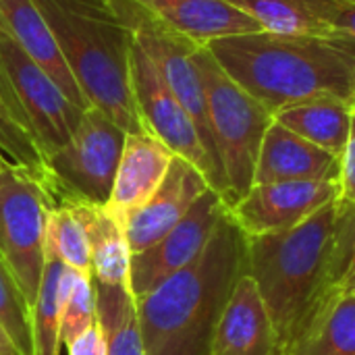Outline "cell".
Wrapping results in <instances>:
<instances>
[{"label":"cell","mask_w":355,"mask_h":355,"mask_svg":"<svg viewBox=\"0 0 355 355\" xmlns=\"http://www.w3.org/2000/svg\"><path fill=\"white\" fill-rule=\"evenodd\" d=\"M125 131L98 108H87L73 137L46 158V185L56 202L106 206L121 162Z\"/></svg>","instance_id":"52a82bcc"},{"label":"cell","mask_w":355,"mask_h":355,"mask_svg":"<svg viewBox=\"0 0 355 355\" xmlns=\"http://www.w3.org/2000/svg\"><path fill=\"white\" fill-rule=\"evenodd\" d=\"M206 50L272 116L318 98L355 106V44L349 40L256 31L212 40Z\"/></svg>","instance_id":"6da1fadb"},{"label":"cell","mask_w":355,"mask_h":355,"mask_svg":"<svg viewBox=\"0 0 355 355\" xmlns=\"http://www.w3.org/2000/svg\"><path fill=\"white\" fill-rule=\"evenodd\" d=\"M208 189L212 187L206 177L191 162L175 156L156 193L125 223L131 256L158 243Z\"/></svg>","instance_id":"7c38bea8"},{"label":"cell","mask_w":355,"mask_h":355,"mask_svg":"<svg viewBox=\"0 0 355 355\" xmlns=\"http://www.w3.org/2000/svg\"><path fill=\"white\" fill-rule=\"evenodd\" d=\"M96 312L106 339V355H146L135 297L123 287L94 283Z\"/></svg>","instance_id":"7402d4cb"},{"label":"cell","mask_w":355,"mask_h":355,"mask_svg":"<svg viewBox=\"0 0 355 355\" xmlns=\"http://www.w3.org/2000/svg\"><path fill=\"white\" fill-rule=\"evenodd\" d=\"M354 110L355 106H349L341 100L318 98L287 106L279 110L272 119L293 133L302 135L304 139L341 158L349 137Z\"/></svg>","instance_id":"d6986e66"},{"label":"cell","mask_w":355,"mask_h":355,"mask_svg":"<svg viewBox=\"0 0 355 355\" xmlns=\"http://www.w3.org/2000/svg\"><path fill=\"white\" fill-rule=\"evenodd\" d=\"M339 196L337 200L343 204H355V110L352 114L349 137L345 150L339 158V179H337Z\"/></svg>","instance_id":"f546056e"},{"label":"cell","mask_w":355,"mask_h":355,"mask_svg":"<svg viewBox=\"0 0 355 355\" xmlns=\"http://www.w3.org/2000/svg\"><path fill=\"white\" fill-rule=\"evenodd\" d=\"M349 295H354V297H355V287H354V291H352V293H349Z\"/></svg>","instance_id":"836d02e7"},{"label":"cell","mask_w":355,"mask_h":355,"mask_svg":"<svg viewBox=\"0 0 355 355\" xmlns=\"http://www.w3.org/2000/svg\"><path fill=\"white\" fill-rule=\"evenodd\" d=\"M0 67L44 158H48L73 137L85 108L77 106L4 31H0Z\"/></svg>","instance_id":"9c48e42d"},{"label":"cell","mask_w":355,"mask_h":355,"mask_svg":"<svg viewBox=\"0 0 355 355\" xmlns=\"http://www.w3.org/2000/svg\"><path fill=\"white\" fill-rule=\"evenodd\" d=\"M193 58L202 75L212 137L227 181V208H231L254 185L260 146L272 114L220 69L206 46H198Z\"/></svg>","instance_id":"5b68a950"},{"label":"cell","mask_w":355,"mask_h":355,"mask_svg":"<svg viewBox=\"0 0 355 355\" xmlns=\"http://www.w3.org/2000/svg\"><path fill=\"white\" fill-rule=\"evenodd\" d=\"M92 108L125 133H148L131 87L133 31L112 0H35Z\"/></svg>","instance_id":"277c9868"},{"label":"cell","mask_w":355,"mask_h":355,"mask_svg":"<svg viewBox=\"0 0 355 355\" xmlns=\"http://www.w3.org/2000/svg\"><path fill=\"white\" fill-rule=\"evenodd\" d=\"M175 154L152 133H127L114 185L104 210L125 229L129 216L139 210L160 187Z\"/></svg>","instance_id":"4fadbf2b"},{"label":"cell","mask_w":355,"mask_h":355,"mask_svg":"<svg viewBox=\"0 0 355 355\" xmlns=\"http://www.w3.org/2000/svg\"><path fill=\"white\" fill-rule=\"evenodd\" d=\"M0 29L31 58L35 60L60 89L81 108H92L79 89L58 42L42 15L35 0H0Z\"/></svg>","instance_id":"e0dca14e"},{"label":"cell","mask_w":355,"mask_h":355,"mask_svg":"<svg viewBox=\"0 0 355 355\" xmlns=\"http://www.w3.org/2000/svg\"><path fill=\"white\" fill-rule=\"evenodd\" d=\"M0 31H2V29H0Z\"/></svg>","instance_id":"e575fe53"},{"label":"cell","mask_w":355,"mask_h":355,"mask_svg":"<svg viewBox=\"0 0 355 355\" xmlns=\"http://www.w3.org/2000/svg\"><path fill=\"white\" fill-rule=\"evenodd\" d=\"M54 204L46 177L12 162L0 168V252L31 308L46 266V220Z\"/></svg>","instance_id":"8992f818"},{"label":"cell","mask_w":355,"mask_h":355,"mask_svg":"<svg viewBox=\"0 0 355 355\" xmlns=\"http://www.w3.org/2000/svg\"><path fill=\"white\" fill-rule=\"evenodd\" d=\"M245 272V237L229 210L202 254L135 297L146 355H210L220 314Z\"/></svg>","instance_id":"7a4b0ae2"},{"label":"cell","mask_w":355,"mask_h":355,"mask_svg":"<svg viewBox=\"0 0 355 355\" xmlns=\"http://www.w3.org/2000/svg\"><path fill=\"white\" fill-rule=\"evenodd\" d=\"M168 31L206 46L212 40L264 31L260 23L225 0H131Z\"/></svg>","instance_id":"9a60e30c"},{"label":"cell","mask_w":355,"mask_h":355,"mask_svg":"<svg viewBox=\"0 0 355 355\" xmlns=\"http://www.w3.org/2000/svg\"><path fill=\"white\" fill-rule=\"evenodd\" d=\"M339 158L272 119L264 133L254 185L281 181H337Z\"/></svg>","instance_id":"2e32d148"},{"label":"cell","mask_w":355,"mask_h":355,"mask_svg":"<svg viewBox=\"0 0 355 355\" xmlns=\"http://www.w3.org/2000/svg\"><path fill=\"white\" fill-rule=\"evenodd\" d=\"M98 320L96 312V293H94V281L85 275H75L64 314L60 324V341L62 345H69L73 339H77L83 331H87Z\"/></svg>","instance_id":"83f0119b"},{"label":"cell","mask_w":355,"mask_h":355,"mask_svg":"<svg viewBox=\"0 0 355 355\" xmlns=\"http://www.w3.org/2000/svg\"><path fill=\"white\" fill-rule=\"evenodd\" d=\"M0 324L21 355H33V308L0 252Z\"/></svg>","instance_id":"484cf974"},{"label":"cell","mask_w":355,"mask_h":355,"mask_svg":"<svg viewBox=\"0 0 355 355\" xmlns=\"http://www.w3.org/2000/svg\"><path fill=\"white\" fill-rule=\"evenodd\" d=\"M331 283L339 293H352L355 287V204L339 202Z\"/></svg>","instance_id":"4316f807"},{"label":"cell","mask_w":355,"mask_h":355,"mask_svg":"<svg viewBox=\"0 0 355 355\" xmlns=\"http://www.w3.org/2000/svg\"><path fill=\"white\" fill-rule=\"evenodd\" d=\"M322 23L355 44V0H297Z\"/></svg>","instance_id":"f1b7e54d"},{"label":"cell","mask_w":355,"mask_h":355,"mask_svg":"<svg viewBox=\"0 0 355 355\" xmlns=\"http://www.w3.org/2000/svg\"><path fill=\"white\" fill-rule=\"evenodd\" d=\"M291 355H355L354 295H335Z\"/></svg>","instance_id":"603a6c76"},{"label":"cell","mask_w":355,"mask_h":355,"mask_svg":"<svg viewBox=\"0 0 355 355\" xmlns=\"http://www.w3.org/2000/svg\"><path fill=\"white\" fill-rule=\"evenodd\" d=\"M75 270L58 260H46L33 302V355H60V324L75 281Z\"/></svg>","instance_id":"ffe728a7"},{"label":"cell","mask_w":355,"mask_h":355,"mask_svg":"<svg viewBox=\"0 0 355 355\" xmlns=\"http://www.w3.org/2000/svg\"><path fill=\"white\" fill-rule=\"evenodd\" d=\"M46 260H58L92 277L89 235L81 202H56L46 220Z\"/></svg>","instance_id":"44dd1931"},{"label":"cell","mask_w":355,"mask_h":355,"mask_svg":"<svg viewBox=\"0 0 355 355\" xmlns=\"http://www.w3.org/2000/svg\"><path fill=\"white\" fill-rule=\"evenodd\" d=\"M131 87L144 129L158 137L175 156L191 162L227 204V183L212 164L196 123L171 92L154 60L135 44V40L131 48Z\"/></svg>","instance_id":"ba28073f"},{"label":"cell","mask_w":355,"mask_h":355,"mask_svg":"<svg viewBox=\"0 0 355 355\" xmlns=\"http://www.w3.org/2000/svg\"><path fill=\"white\" fill-rule=\"evenodd\" d=\"M67 352L69 355H106V339H104L100 320H96L77 339H73L67 345Z\"/></svg>","instance_id":"4dcf8cb0"},{"label":"cell","mask_w":355,"mask_h":355,"mask_svg":"<svg viewBox=\"0 0 355 355\" xmlns=\"http://www.w3.org/2000/svg\"><path fill=\"white\" fill-rule=\"evenodd\" d=\"M337 200L302 225L262 237H245V272L256 281L272 320L279 355H291L339 295L331 283Z\"/></svg>","instance_id":"3957f363"},{"label":"cell","mask_w":355,"mask_h":355,"mask_svg":"<svg viewBox=\"0 0 355 355\" xmlns=\"http://www.w3.org/2000/svg\"><path fill=\"white\" fill-rule=\"evenodd\" d=\"M337 196V181L260 183L227 210L243 237H262L302 225Z\"/></svg>","instance_id":"8fae6325"},{"label":"cell","mask_w":355,"mask_h":355,"mask_svg":"<svg viewBox=\"0 0 355 355\" xmlns=\"http://www.w3.org/2000/svg\"><path fill=\"white\" fill-rule=\"evenodd\" d=\"M0 152L12 164L46 177V158L19 108L15 92L0 67Z\"/></svg>","instance_id":"d4e9b609"},{"label":"cell","mask_w":355,"mask_h":355,"mask_svg":"<svg viewBox=\"0 0 355 355\" xmlns=\"http://www.w3.org/2000/svg\"><path fill=\"white\" fill-rule=\"evenodd\" d=\"M210 355H279L270 314L256 281L243 272L220 314Z\"/></svg>","instance_id":"5bb4252c"},{"label":"cell","mask_w":355,"mask_h":355,"mask_svg":"<svg viewBox=\"0 0 355 355\" xmlns=\"http://www.w3.org/2000/svg\"><path fill=\"white\" fill-rule=\"evenodd\" d=\"M252 17L264 31L285 35H316L331 40H345L331 25L322 23L297 0H225Z\"/></svg>","instance_id":"cb8c5ba5"},{"label":"cell","mask_w":355,"mask_h":355,"mask_svg":"<svg viewBox=\"0 0 355 355\" xmlns=\"http://www.w3.org/2000/svg\"><path fill=\"white\" fill-rule=\"evenodd\" d=\"M81 206L89 235L92 281L123 287L131 293V250L125 229L104 210V206L85 202H81Z\"/></svg>","instance_id":"ac0fdd59"},{"label":"cell","mask_w":355,"mask_h":355,"mask_svg":"<svg viewBox=\"0 0 355 355\" xmlns=\"http://www.w3.org/2000/svg\"><path fill=\"white\" fill-rule=\"evenodd\" d=\"M227 212V204L208 189L191 210L152 248L131 256V295L141 297L162 281L191 264L208 245L214 229Z\"/></svg>","instance_id":"30bf717a"},{"label":"cell","mask_w":355,"mask_h":355,"mask_svg":"<svg viewBox=\"0 0 355 355\" xmlns=\"http://www.w3.org/2000/svg\"><path fill=\"white\" fill-rule=\"evenodd\" d=\"M0 355H21V352L17 349V345L12 343L10 335L6 333V329L0 324Z\"/></svg>","instance_id":"1f68e13d"},{"label":"cell","mask_w":355,"mask_h":355,"mask_svg":"<svg viewBox=\"0 0 355 355\" xmlns=\"http://www.w3.org/2000/svg\"><path fill=\"white\" fill-rule=\"evenodd\" d=\"M6 162H10V160H6V158H4V154L0 152V168H2V166H4Z\"/></svg>","instance_id":"d6a6232c"}]
</instances>
